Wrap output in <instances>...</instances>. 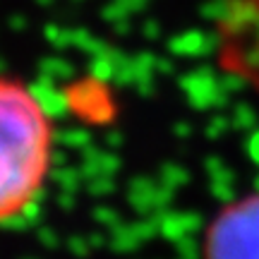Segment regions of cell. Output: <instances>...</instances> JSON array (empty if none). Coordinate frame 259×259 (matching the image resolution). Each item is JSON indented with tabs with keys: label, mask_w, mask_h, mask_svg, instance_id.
Returning <instances> with one entry per match:
<instances>
[{
	"label": "cell",
	"mask_w": 259,
	"mask_h": 259,
	"mask_svg": "<svg viewBox=\"0 0 259 259\" xmlns=\"http://www.w3.org/2000/svg\"><path fill=\"white\" fill-rule=\"evenodd\" d=\"M53 125L34 92L0 77V223L17 219L46 185Z\"/></svg>",
	"instance_id": "6da1fadb"
},
{
	"label": "cell",
	"mask_w": 259,
	"mask_h": 259,
	"mask_svg": "<svg viewBox=\"0 0 259 259\" xmlns=\"http://www.w3.org/2000/svg\"><path fill=\"white\" fill-rule=\"evenodd\" d=\"M204 259H259V192L216 213L204 238Z\"/></svg>",
	"instance_id": "7a4b0ae2"
}]
</instances>
